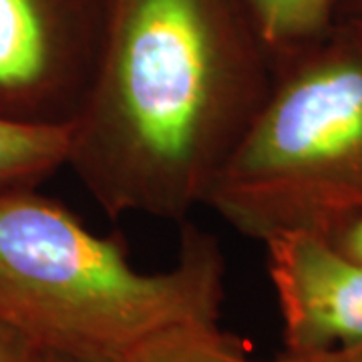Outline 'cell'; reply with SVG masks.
<instances>
[{"instance_id": "6da1fadb", "label": "cell", "mask_w": 362, "mask_h": 362, "mask_svg": "<svg viewBox=\"0 0 362 362\" xmlns=\"http://www.w3.org/2000/svg\"><path fill=\"white\" fill-rule=\"evenodd\" d=\"M276 66L246 0H111L71 169L111 220L183 223L270 95Z\"/></svg>"}, {"instance_id": "7a4b0ae2", "label": "cell", "mask_w": 362, "mask_h": 362, "mask_svg": "<svg viewBox=\"0 0 362 362\" xmlns=\"http://www.w3.org/2000/svg\"><path fill=\"white\" fill-rule=\"evenodd\" d=\"M223 276L218 240L189 220L175 264L141 272L119 235L39 187L0 195V322L42 352L129 362L169 332L220 326Z\"/></svg>"}, {"instance_id": "3957f363", "label": "cell", "mask_w": 362, "mask_h": 362, "mask_svg": "<svg viewBox=\"0 0 362 362\" xmlns=\"http://www.w3.org/2000/svg\"><path fill=\"white\" fill-rule=\"evenodd\" d=\"M206 207L246 238L326 233L362 209V25L338 18L276 69Z\"/></svg>"}, {"instance_id": "277c9868", "label": "cell", "mask_w": 362, "mask_h": 362, "mask_svg": "<svg viewBox=\"0 0 362 362\" xmlns=\"http://www.w3.org/2000/svg\"><path fill=\"white\" fill-rule=\"evenodd\" d=\"M111 0H0V113L69 125L89 90Z\"/></svg>"}, {"instance_id": "5b68a950", "label": "cell", "mask_w": 362, "mask_h": 362, "mask_svg": "<svg viewBox=\"0 0 362 362\" xmlns=\"http://www.w3.org/2000/svg\"><path fill=\"white\" fill-rule=\"evenodd\" d=\"M284 324L286 354H316L362 340V266L318 232L264 242Z\"/></svg>"}, {"instance_id": "8992f818", "label": "cell", "mask_w": 362, "mask_h": 362, "mask_svg": "<svg viewBox=\"0 0 362 362\" xmlns=\"http://www.w3.org/2000/svg\"><path fill=\"white\" fill-rule=\"evenodd\" d=\"M69 125L28 123L0 113V195L40 187L66 168Z\"/></svg>"}, {"instance_id": "52a82bcc", "label": "cell", "mask_w": 362, "mask_h": 362, "mask_svg": "<svg viewBox=\"0 0 362 362\" xmlns=\"http://www.w3.org/2000/svg\"><path fill=\"white\" fill-rule=\"evenodd\" d=\"M342 0H246L274 66L314 45L337 25Z\"/></svg>"}, {"instance_id": "ba28073f", "label": "cell", "mask_w": 362, "mask_h": 362, "mask_svg": "<svg viewBox=\"0 0 362 362\" xmlns=\"http://www.w3.org/2000/svg\"><path fill=\"white\" fill-rule=\"evenodd\" d=\"M129 362H250L220 326L183 328L147 344Z\"/></svg>"}, {"instance_id": "9c48e42d", "label": "cell", "mask_w": 362, "mask_h": 362, "mask_svg": "<svg viewBox=\"0 0 362 362\" xmlns=\"http://www.w3.org/2000/svg\"><path fill=\"white\" fill-rule=\"evenodd\" d=\"M324 235L338 252L362 266V209L338 220Z\"/></svg>"}, {"instance_id": "30bf717a", "label": "cell", "mask_w": 362, "mask_h": 362, "mask_svg": "<svg viewBox=\"0 0 362 362\" xmlns=\"http://www.w3.org/2000/svg\"><path fill=\"white\" fill-rule=\"evenodd\" d=\"M45 352L0 322V362H42Z\"/></svg>"}, {"instance_id": "8fae6325", "label": "cell", "mask_w": 362, "mask_h": 362, "mask_svg": "<svg viewBox=\"0 0 362 362\" xmlns=\"http://www.w3.org/2000/svg\"><path fill=\"white\" fill-rule=\"evenodd\" d=\"M258 362V361H250ZM270 362H362V340L352 344V346H344V349L326 350V352H316V354H284L282 358H276Z\"/></svg>"}, {"instance_id": "7c38bea8", "label": "cell", "mask_w": 362, "mask_h": 362, "mask_svg": "<svg viewBox=\"0 0 362 362\" xmlns=\"http://www.w3.org/2000/svg\"><path fill=\"white\" fill-rule=\"evenodd\" d=\"M338 18H346L362 25V0H342Z\"/></svg>"}, {"instance_id": "4fadbf2b", "label": "cell", "mask_w": 362, "mask_h": 362, "mask_svg": "<svg viewBox=\"0 0 362 362\" xmlns=\"http://www.w3.org/2000/svg\"><path fill=\"white\" fill-rule=\"evenodd\" d=\"M42 362H105V361H90V358H77V356H63V354H49L45 352Z\"/></svg>"}]
</instances>
